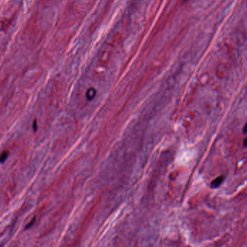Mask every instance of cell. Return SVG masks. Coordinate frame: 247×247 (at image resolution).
I'll return each mask as SVG.
<instances>
[{
    "instance_id": "4",
    "label": "cell",
    "mask_w": 247,
    "mask_h": 247,
    "mask_svg": "<svg viewBox=\"0 0 247 247\" xmlns=\"http://www.w3.org/2000/svg\"><path fill=\"white\" fill-rule=\"evenodd\" d=\"M244 132L247 133V123L246 124V125L244 126Z\"/></svg>"
},
{
    "instance_id": "2",
    "label": "cell",
    "mask_w": 247,
    "mask_h": 247,
    "mask_svg": "<svg viewBox=\"0 0 247 247\" xmlns=\"http://www.w3.org/2000/svg\"><path fill=\"white\" fill-rule=\"evenodd\" d=\"M9 155V152L8 151H4L1 155H0V163H3L5 162V160L8 158V157Z\"/></svg>"
},
{
    "instance_id": "3",
    "label": "cell",
    "mask_w": 247,
    "mask_h": 247,
    "mask_svg": "<svg viewBox=\"0 0 247 247\" xmlns=\"http://www.w3.org/2000/svg\"><path fill=\"white\" fill-rule=\"evenodd\" d=\"M95 95H96V91H95L94 88H91L87 92V99L91 100L94 98Z\"/></svg>"
},
{
    "instance_id": "1",
    "label": "cell",
    "mask_w": 247,
    "mask_h": 247,
    "mask_svg": "<svg viewBox=\"0 0 247 247\" xmlns=\"http://www.w3.org/2000/svg\"><path fill=\"white\" fill-rule=\"evenodd\" d=\"M224 179H225V177L223 176H218V178H216V179L213 180L212 183H211V187H212V188H214V189L219 187L220 185H221Z\"/></svg>"
},
{
    "instance_id": "6",
    "label": "cell",
    "mask_w": 247,
    "mask_h": 247,
    "mask_svg": "<svg viewBox=\"0 0 247 247\" xmlns=\"http://www.w3.org/2000/svg\"><path fill=\"white\" fill-rule=\"evenodd\" d=\"M244 145L245 146V147H246V146H247V138H246L245 139H244Z\"/></svg>"
},
{
    "instance_id": "5",
    "label": "cell",
    "mask_w": 247,
    "mask_h": 247,
    "mask_svg": "<svg viewBox=\"0 0 247 247\" xmlns=\"http://www.w3.org/2000/svg\"><path fill=\"white\" fill-rule=\"evenodd\" d=\"M33 129H34L35 130H36V122H35H35H33Z\"/></svg>"
}]
</instances>
